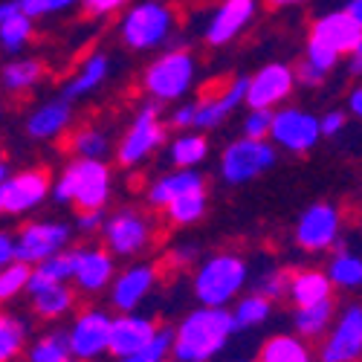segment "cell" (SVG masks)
I'll use <instances>...</instances> for the list:
<instances>
[{
    "instance_id": "6da1fadb",
    "label": "cell",
    "mask_w": 362,
    "mask_h": 362,
    "mask_svg": "<svg viewBox=\"0 0 362 362\" xmlns=\"http://www.w3.org/2000/svg\"><path fill=\"white\" fill-rule=\"evenodd\" d=\"M235 334L232 313L221 308L194 310L180 322L171 339V351L180 362H209Z\"/></svg>"
},
{
    "instance_id": "7a4b0ae2",
    "label": "cell",
    "mask_w": 362,
    "mask_h": 362,
    "mask_svg": "<svg viewBox=\"0 0 362 362\" xmlns=\"http://www.w3.org/2000/svg\"><path fill=\"white\" fill-rule=\"evenodd\" d=\"M110 194V171L99 157H81L67 165L55 186V197L81 212H99Z\"/></svg>"
},
{
    "instance_id": "3957f363",
    "label": "cell",
    "mask_w": 362,
    "mask_h": 362,
    "mask_svg": "<svg viewBox=\"0 0 362 362\" xmlns=\"http://www.w3.org/2000/svg\"><path fill=\"white\" fill-rule=\"evenodd\" d=\"M247 281V264L238 255H215L209 258L194 279V293L203 308H223L229 298Z\"/></svg>"
},
{
    "instance_id": "277c9868",
    "label": "cell",
    "mask_w": 362,
    "mask_h": 362,
    "mask_svg": "<svg viewBox=\"0 0 362 362\" xmlns=\"http://www.w3.org/2000/svg\"><path fill=\"white\" fill-rule=\"evenodd\" d=\"M194 78V58L183 49H174L145 70V90L160 102L180 99Z\"/></svg>"
},
{
    "instance_id": "5b68a950",
    "label": "cell",
    "mask_w": 362,
    "mask_h": 362,
    "mask_svg": "<svg viewBox=\"0 0 362 362\" xmlns=\"http://www.w3.org/2000/svg\"><path fill=\"white\" fill-rule=\"evenodd\" d=\"M171 9L163 4H139L122 21V41L131 49H151L168 38Z\"/></svg>"
},
{
    "instance_id": "8992f818",
    "label": "cell",
    "mask_w": 362,
    "mask_h": 362,
    "mask_svg": "<svg viewBox=\"0 0 362 362\" xmlns=\"http://www.w3.org/2000/svg\"><path fill=\"white\" fill-rule=\"evenodd\" d=\"M223 177L226 183H247L276 165V151L264 139H238L223 151Z\"/></svg>"
},
{
    "instance_id": "52a82bcc",
    "label": "cell",
    "mask_w": 362,
    "mask_h": 362,
    "mask_svg": "<svg viewBox=\"0 0 362 362\" xmlns=\"http://www.w3.org/2000/svg\"><path fill=\"white\" fill-rule=\"evenodd\" d=\"M49 189V171L47 168H29L12 180L0 183V212L4 215H21L35 209Z\"/></svg>"
},
{
    "instance_id": "ba28073f",
    "label": "cell",
    "mask_w": 362,
    "mask_h": 362,
    "mask_svg": "<svg viewBox=\"0 0 362 362\" xmlns=\"http://www.w3.org/2000/svg\"><path fill=\"white\" fill-rule=\"evenodd\" d=\"M163 139H165V131H163L160 119H157V105L142 107L139 116L134 119L131 131L125 134V139L119 142V163L122 165H136L154 148H160Z\"/></svg>"
},
{
    "instance_id": "9c48e42d",
    "label": "cell",
    "mask_w": 362,
    "mask_h": 362,
    "mask_svg": "<svg viewBox=\"0 0 362 362\" xmlns=\"http://www.w3.org/2000/svg\"><path fill=\"white\" fill-rule=\"evenodd\" d=\"M269 134L279 145H284L287 151L293 154H305L316 145V139L322 136L319 134V119L305 113V110H281L273 116V122H269Z\"/></svg>"
},
{
    "instance_id": "30bf717a",
    "label": "cell",
    "mask_w": 362,
    "mask_h": 362,
    "mask_svg": "<svg viewBox=\"0 0 362 362\" xmlns=\"http://www.w3.org/2000/svg\"><path fill=\"white\" fill-rule=\"evenodd\" d=\"M110 316L102 310H87L76 319L73 330L67 334L70 342V354L81 362L96 359L99 354L107 351V339H110Z\"/></svg>"
},
{
    "instance_id": "8fae6325",
    "label": "cell",
    "mask_w": 362,
    "mask_h": 362,
    "mask_svg": "<svg viewBox=\"0 0 362 362\" xmlns=\"http://www.w3.org/2000/svg\"><path fill=\"white\" fill-rule=\"evenodd\" d=\"M337 235H339V212L330 203H316L301 215L296 226V244L301 250L319 252V250L334 247Z\"/></svg>"
},
{
    "instance_id": "7c38bea8",
    "label": "cell",
    "mask_w": 362,
    "mask_h": 362,
    "mask_svg": "<svg viewBox=\"0 0 362 362\" xmlns=\"http://www.w3.org/2000/svg\"><path fill=\"white\" fill-rule=\"evenodd\" d=\"M67 235L70 232L62 223H29L15 240V261L38 264L62 250L67 244Z\"/></svg>"
},
{
    "instance_id": "4fadbf2b",
    "label": "cell",
    "mask_w": 362,
    "mask_h": 362,
    "mask_svg": "<svg viewBox=\"0 0 362 362\" xmlns=\"http://www.w3.org/2000/svg\"><path fill=\"white\" fill-rule=\"evenodd\" d=\"M310 41L327 47L330 52H359L362 49V21L351 18L348 12H334L325 15L313 23Z\"/></svg>"
},
{
    "instance_id": "5bb4252c",
    "label": "cell",
    "mask_w": 362,
    "mask_h": 362,
    "mask_svg": "<svg viewBox=\"0 0 362 362\" xmlns=\"http://www.w3.org/2000/svg\"><path fill=\"white\" fill-rule=\"evenodd\" d=\"M293 70L287 64H267L261 67L252 78H247V93L244 102L250 107H273L279 102H284L293 90Z\"/></svg>"
},
{
    "instance_id": "9a60e30c",
    "label": "cell",
    "mask_w": 362,
    "mask_h": 362,
    "mask_svg": "<svg viewBox=\"0 0 362 362\" xmlns=\"http://www.w3.org/2000/svg\"><path fill=\"white\" fill-rule=\"evenodd\" d=\"M105 240H107V250L110 252H116V255H134V252H139V250L148 247L151 226H148L145 215L125 209V212H119L116 218L107 221Z\"/></svg>"
},
{
    "instance_id": "2e32d148",
    "label": "cell",
    "mask_w": 362,
    "mask_h": 362,
    "mask_svg": "<svg viewBox=\"0 0 362 362\" xmlns=\"http://www.w3.org/2000/svg\"><path fill=\"white\" fill-rule=\"evenodd\" d=\"M362 354V310L359 305L348 308L334 334L322 348V362H359Z\"/></svg>"
},
{
    "instance_id": "e0dca14e",
    "label": "cell",
    "mask_w": 362,
    "mask_h": 362,
    "mask_svg": "<svg viewBox=\"0 0 362 362\" xmlns=\"http://www.w3.org/2000/svg\"><path fill=\"white\" fill-rule=\"evenodd\" d=\"M244 93H247V78H238L235 84H229L223 93H212V90H206L203 99L194 105V122L197 128H218L223 125V119L244 102Z\"/></svg>"
},
{
    "instance_id": "ac0fdd59",
    "label": "cell",
    "mask_w": 362,
    "mask_h": 362,
    "mask_svg": "<svg viewBox=\"0 0 362 362\" xmlns=\"http://www.w3.org/2000/svg\"><path fill=\"white\" fill-rule=\"evenodd\" d=\"M255 15V0H226V4L215 12L212 23L206 29V41L212 47H221V44H229L232 38L240 35Z\"/></svg>"
},
{
    "instance_id": "d6986e66",
    "label": "cell",
    "mask_w": 362,
    "mask_h": 362,
    "mask_svg": "<svg viewBox=\"0 0 362 362\" xmlns=\"http://www.w3.org/2000/svg\"><path fill=\"white\" fill-rule=\"evenodd\" d=\"M157 325L142 316H119L116 322H110V339H107V351L113 356H131L139 354L148 339L154 337Z\"/></svg>"
},
{
    "instance_id": "ffe728a7",
    "label": "cell",
    "mask_w": 362,
    "mask_h": 362,
    "mask_svg": "<svg viewBox=\"0 0 362 362\" xmlns=\"http://www.w3.org/2000/svg\"><path fill=\"white\" fill-rule=\"evenodd\" d=\"M113 276V258L105 250H78V264L73 279L84 293H99Z\"/></svg>"
},
{
    "instance_id": "44dd1931",
    "label": "cell",
    "mask_w": 362,
    "mask_h": 362,
    "mask_svg": "<svg viewBox=\"0 0 362 362\" xmlns=\"http://www.w3.org/2000/svg\"><path fill=\"white\" fill-rule=\"evenodd\" d=\"M154 279H157L154 267H134V269H128V273H122L116 279V287H113V305L119 310H134L148 296V290L154 287Z\"/></svg>"
},
{
    "instance_id": "7402d4cb",
    "label": "cell",
    "mask_w": 362,
    "mask_h": 362,
    "mask_svg": "<svg viewBox=\"0 0 362 362\" xmlns=\"http://www.w3.org/2000/svg\"><path fill=\"white\" fill-rule=\"evenodd\" d=\"M73 119V110H70V102L67 99H58V102H49L44 105L41 110L33 113V119H29V134H33L35 139H49V136H58Z\"/></svg>"
},
{
    "instance_id": "603a6c76",
    "label": "cell",
    "mask_w": 362,
    "mask_h": 362,
    "mask_svg": "<svg viewBox=\"0 0 362 362\" xmlns=\"http://www.w3.org/2000/svg\"><path fill=\"white\" fill-rule=\"evenodd\" d=\"M33 35V18L23 15L18 4H0V44L18 52Z\"/></svg>"
},
{
    "instance_id": "cb8c5ba5",
    "label": "cell",
    "mask_w": 362,
    "mask_h": 362,
    "mask_svg": "<svg viewBox=\"0 0 362 362\" xmlns=\"http://www.w3.org/2000/svg\"><path fill=\"white\" fill-rule=\"evenodd\" d=\"M287 293L293 296L296 308H308L316 305V301L330 296V279L325 273H316V269H305V273H290V287Z\"/></svg>"
},
{
    "instance_id": "d4e9b609",
    "label": "cell",
    "mask_w": 362,
    "mask_h": 362,
    "mask_svg": "<svg viewBox=\"0 0 362 362\" xmlns=\"http://www.w3.org/2000/svg\"><path fill=\"white\" fill-rule=\"evenodd\" d=\"M200 186H203V177L197 171H186L183 168L177 174H168V177L157 180L154 189H151V194H148V200H151V206H168L174 197H180L189 189H200Z\"/></svg>"
},
{
    "instance_id": "484cf974",
    "label": "cell",
    "mask_w": 362,
    "mask_h": 362,
    "mask_svg": "<svg viewBox=\"0 0 362 362\" xmlns=\"http://www.w3.org/2000/svg\"><path fill=\"white\" fill-rule=\"evenodd\" d=\"M334 308H337V301L334 298H322L316 301V305H308V308H298L296 313V330L301 337H308V339H316L325 334V327L330 325V319H334Z\"/></svg>"
},
{
    "instance_id": "4316f807",
    "label": "cell",
    "mask_w": 362,
    "mask_h": 362,
    "mask_svg": "<svg viewBox=\"0 0 362 362\" xmlns=\"http://www.w3.org/2000/svg\"><path fill=\"white\" fill-rule=\"evenodd\" d=\"M258 362H313L310 348L296 337H273L261 345Z\"/></svg>"
},
{
    "instance_id": "83f0119b",
    "label": "cell",
    "mask_w": 362,
    "mask_h": 362,
    "mask_svg": "<svg viewBox=\"0 0 362 362\" xmlns=\"http://www.w3.org/2000/svg\"><path fill=\"white\" fill-rule=\"evenodd\" d=\"M105 76H107V58L105 55H90L84 62V67L76 73V78H70L64 96L67 99H78V96L90 93V90L105 81Z\"/></svg>"
},
{
    "instance_id": "f1b7e54d",
    "label": "cell",
    "mask_w": 362,
    "mask_h": 362,
    "mask_svg": "<svg viewBox=\"0 0 362 362\" xmlns=\"http://www.w3.org/2000/svg\"><path fill=\"white\" fill-rule=\"evenodd\" d=\"M73 305H76V293L70 287H64V281L62 284H49L47 290L35 293V313L41 319H55V316L67 313Z\"/></svg>"
},
{
    "instance_id": "f546056e",
    "label": "cell",
    "mask_w": 362,
    "mask_h": 362,
    "mask_svg": "<svg viewBox=\"0 0 362 362\" xmlns=\"http://www.w3.org/2000/svg\"><path fill=\"white\" fill-rule=\"evenodd\" d=\"M165 209H168V218L174 223H194V221H200L203 212H206V186L183 192L180 197H174Z\"/></svg>"
},
{
    "instance_id": "4dcf8cb0",
    "label": "cell",
    "mask_w": 362,
    "mask_h": 362,
    "mask_svg": "<svg viewBox=\"0 0 362 362\" xmlns=\"http://www.w3.org/2000/svg\"><path fill=\"white\" fill-rule=\"evenodd\" d=\"M269 310H273V308H269V298H264L261 293H252V296H247V298H240L238 308H235V313H232L235 330L261 325V322L269 316Z\"/></svg>"
},
{
    "instance_id": "1f68e13d",
    "label": "cell",
    "mask_w": 362,
    "mask_h": 362,
    "mask_svg": "<svg viewBox=\"0 0 362 362\" xmlns=\"http://www.w3.org/2000/svg\"><path fill=\"white\" fill-rule=\"evenodd\" d=\"M76 264H78V250H73V252H62V250H58L55 255L38 261L35 273H41L44 279H49L52 284H62V281H67L76 273Z\"/></svg>"
},
{
    "instance_id": "d6a6232c",
    "label": "cell",
    "mask_w": 362,
    "mask_h": 362,
    "mask_svg": "<svg viewBox=\"0 0 362 362\" xmlns=\"http://www.w3.org/2000/svg\"><path fill=\"white\" fill-rule=\"evenodd\" d=\"M29 362H70V342L64 330L47 334L29 354Z\"/></svg>"
},
{
    "instance_id": "836d02e7",
    "label": "cell",
    "mask_w": 362,
    "mask_h": 362,
    "mask_svg": "<svg viewBox=\"0 0 362 362\" xmlns=\"http://www.w3.org/2000/svg\"><path fill=\"white\" fill-rule=\"evenodd\" d=\"M41 76H44V64L35 62V58H23V62H12L4 70V84L9 90H26V87H33Z\"/></svg>"
},
{
    "instance_id": "e575fe53",
    "label": "cell",
    "mask_w": 362,
    "mask_h": 362,
    "mask_svg": "<svg viewBox=\"0 0 362 362\" xmlns=\"http://www.w3.org/2000/svg\"><path fill=\"white\" fill-rule=\"evenodd\" d=\"M206 139L203 136H194V134H186V136H180L174 145H171V160L177 168H192L197 165L203 157H206Z\"/></svg>"
},
{
    "instance_id": "d590c367",
    "label": "cell",
    "mask_w": 362,
    "mask_h": 362,
    "mask_svg": "<svg viewBox=\"0 0 362 362\" xmlns=\"http://www.w3.org/2000/svg\"><path fill=\"white\" fill-rule=\"evenodd\" d=\"M26 339V327L15 319V316H0V362H9L12 356H18V351L23 348Z\"/></svg>"
},
{
    "instance_id": "8d00e7d4",
    "label": "cell",
    "mask_w": 362,
    "mask_h": 362,
    "mask_svg": "<svg viewBox=\"0 0 362 362\" xmlns=\"http://www.w3.org/2000/svg\"><path fill=\"white\" fill-rule=\"evenodd\" d=\"M330 281H337L339 287H348V290H356L362 284V264L356 255H337L334 264H330V273H327Z\"/></svg>"
},
{
    "instance_id": "74e56055",
    "label": "cell",
    "mask_w": 362,
    "mask_h": 362,
    "mask_svg": "<svg viewBox=\"0 0 362 362\" xmlns=\"http://www.w3.org/2000/svg\"><path fill=\"white\" fill-rule=\"evenodd\" d=\"M26 279H29V264L23 261L0 269V301H9L12 296H18L26 287Z\"/></svg>"
},
{
    "instance_id": "f35d334b",
    "label": "cell",
    "mask_w": 362,
    "mask_h": 362,
    "mask_svg": "<svg viewBox=\"0 0 362 362\" xmlns=\"http://www.w3.org/2000/svg\"><path fill=\"white\" fill-rule=\"evenodd\" d=\"M73 151L76 154H81V157H102L105 151H107V139H105V134H99V131H93V128H84V131H78V134H73Z\"/></svg>"
},
{
    "instance_id": "ab89813d",
    "label": "cell",
    "mask_w": 362,
    "mask_h": 362,
    "mask_svg": "<svg viewBox=\"0 0 362 362\" xmlns=\"http://www.w3.org/2000/svg\"><path fill=\"white\" fill-rule=\"evenodd\" d=\"M15 4L21 6L23 15L35 18V15H52V12H62L67 6H73L76 0H15Z\"/></svg>"
},
{
    "instance_id": "60d3db41",
    "label": "cell",
    "mask_w": 362,
    "mask_h": 362,
    "mask_svg": "<svg viewBox=\"0 0 362 362\" xmlns=\"http://www.w3.org/2000/svg\"><path fill=\"white\" fill-rule=\"evenodd\" d=\"M171 339H174V330L171 327L154 330V337L148 339V345L139 351V356H145V359H165V354L171 351Z\"/></svg>"
},
{
    "instance_id": "b9f144b4",
    "label": "cell",
    "mask_w": 362,
    "mask_h": 362,
    "mask_svg": "<svg viewBox=\"0 0 362 362\" xmlns=\"http://www.w3.org/2000/svg\"><path fill=\"white\" fill-rule=\"evenodd\" d=\"M269 122H273V113H269L267 107H252V113L247 116V122H244L247 139H264L269 134Z\"/></svg>"
},
{
    "instance_id": "7bdbcfd3",
    "label": "cell",
    "mask_w": 362,
    "mask_h": 362,
    "mask_svg": "<svg viewBox=\"0 0 362 362\" xmlns=\"http://www.w3.org/2000/svg\"><path fill=\"white\" fill-rule=\"evenodd\" d=\"M287 287H290V273L287 269H276V273H269V276L261 279V290L258 293L273 301V298H281L287 293Z\"/></svg>"
},
{
    "instance_id": "ee69618b",
    "label": "cell",
    "mask_w": 362,
    "mask_h": 362,
    "mask_svg": "<svg viewBox=\"0 0 362 362\" xmlns=\"http://www.w3.org/2000/svg\"><path fill=\"white\" fill-rule=\"evenodd\" d=\"M305 62H310L319 73H327L330 67L339 62V55H337V52H330V49L322 47V44H316V41H308V58H305Z\"/></svg>"
},
{
    "instance_id": "f6af8a7d",
    "label": "cell",
    "mask_w": 362,
    "mask_h": 362,
    "mask_svg": "<svg viewBox=\"0 0 362 362\" xmlns=\"http://www.w3.org/2000/svg\"><path fill=\"white\" fill-rule=\"evenodd\" d=\"M128 4V0H84L81 9L87 18H102V15H110L116 9H122Z\"/></svg>"
},
{
    "instance_id": "bcb514c9",
    "label": "cell",
    "mask_w": 362,
    "mask_h": 362,
    "mask_svg": "<svg viewBox=\"0 0 362 362\" xmlns=\"http://www.w3.org/2000/svg\"><path fill=\"white\" fill-rule=\"evenodd\" d=\"M342 125H345V113L330 110V113H325V119H319V134L334 136V134H339V131H342Z\"/></svg>"
},
{
    "instance_id": "7dc6e473",
    "label": "cell",
    "mask_w": 362,
    "mask_h": 362,
    "mask_svg": "<svg viewBox=\"0 0 362 362\" xmlns=\"http://www.w3.org/2000/svg\"><path fill=\"white\" fill-rule=\"evenodd\" d=\"M293 78H298L301 84H319V81L325 78V73H319L310 62H301V64L293 70Z\"/></svg>"
},
{
    "instance_id": "c3c4849f",
    "label": "cell",
    "mask_w": 362,
    "mask_h": 362,
    "mask_svg": "<svg viewBox=\"0 0 362 362\" xmlns=\"http://www.w3.org/2000/svg\"><path fill=\"white\" fill-rule=\"evenodd\" d=\"M15 258V240L9 232H0V264H9Z\"/></svg>"
},
{
    "instance_id": "681fc988",
    "label": "cell",
    "mask_w": 362,
    "mask_h": 362,
    "mask_svg": "<svg viewBox=\"0 0 362 362\" xmlns=\"http://www.w3.org/2000/svg\"><path fill=\"white\" fill-rule=\"evenodd\" d=\"M194 122V105H186V107H180L174 116H171V125L174 128H186Z\"/></svg>"
},
{
    "instance_id": "f907efd6",
    "label": "cell",
    "mask_w": 362,
    "mask_h": 362,
    "mask_svg": "<svg viewBox=\"0 0 362 362\" xmlns=\"http://www.w3.org/2000/svg\"><path fill=\"white\" fill-rule=\"evenodd\" d=\"M102 209H99V212H81V221H78V226L84 229V232H90V229H99L102 226Z\"/></svg>"
},
{
    "instance_id": "816d5d0a",
    "label": "cell",
    "mask_w": 362,
    "mask_h": 362,
    "mask_svg": "<svg viewBox=\"0 0 362 362\" xmlns=\"http://www.w3.org/2000/svg\"><path fill=\"white\" fill-rule=\"evenodd\" d=\"M351 113L354 116L362 113V93H359V90H354V93H351Z\"/></svg>"
},
{
    "instance_id": "f5cc1de1",
    "label": "cell",
    "mask_w": 362,
    "mask_h": 362,
    "mask_svg": "<svg viewBox=\"0 0 362 362\" xmlns=\"http://www.w3.org/2000/svg\"><path fill=\"white\" fill-rule=\"evenodd\" d=\"M345 12H348L351 18H356V21H362V0H351Z\"/></svg>"
},
{
    "instance_id": "db71d44e",
    "label": "cell",
    "mask_w": 362,
    "mask_h": 362,
    "mask_svg": "<svg viewBox=\"0 0 362 362\" xmlns=\"http://www.w3.org/2000/svg\"><path fill=\"white\" fill-rule=\"evenodd\" d=\"M293 4H301V0H267L269 9H281V6H293Z\"/></svg>"
},
{
    "instance_id": "11a10c76",
    "label": "cell",
    "mask_w": 362,
    "mask_h": 362,
    "mask_svg": "<svg viewBox=\"0 0 362 362\" xmlns=\"http://www.w3.org/2000/svg\"><path fill=\"white\" fill-rule=\"evenodd\" d=\"M122 362H165V359H145L139 354H131V356H122Z\"/></svg>"
},
{
    "instance_id": "9f6ffc18",
    "label": "cell",
    "mask_w": 362,
    "mask_h": 362,
    "mask_svg": "<svg viewBox=\"0 0 362 362\" xmlns=\"http://www.w3.org/2000/svg\"><path fill=\"white\" fill-rule=\"evenodd\" d=\"M6 171H9V168H6V163L0 160V183H4V180H6Z\"/></svg>"
},
{
    "instance_id": "6f0895ef",
    "label": "cell",
    "mask_w": 362,
    "mask_h": 362,
    "mask_svg": "<svg viewBox=\"0 0 362 362\" xmlns=\"http://www.w3.org/2000/svg\"><path fill=\"white\" fill-rule=\"evenodd\" d=\"M70 362H73V359H70Z\"/></svg>"
}]
</instances>
